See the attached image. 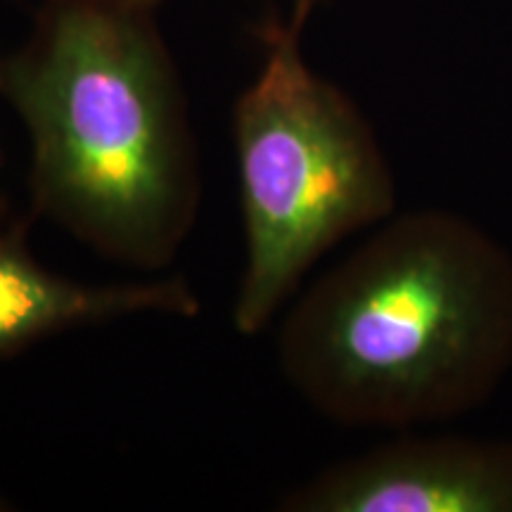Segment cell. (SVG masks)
I'll list each match as a JSON object with an SVG mask.
<instances>
[{"mask_svg": "<svg viewBox=\"0 0 512 512\" xmlns=\"http://www.w3.org/2000/svg\"><path fill=\"white\" fill-rule=\"evenodd\" d=\"M0 221H3V200H0Z\"/></svg>", "mask_w": 512, "mask_h": 512, "instance_id": "cell-8", "label": "cell"}, {"mask_svg": "<svg viewBox=\"0 0 512 512\" xmlns=\"http://www.w3.org/2000/svg\"><path fill=\"white\" fill-rule=\"evenodd\" d=\"M330 3V0H294L292 3V15H290V27H294L297 31L304 29V24L309 22V17L316 12L320 5Z\"/></svg>", "mask_w": 512, "mask_h": 512, "instance_id": "cell-6", "label": "cell"}, {"mask_svg": "<svg viewBox=\"0 0 512 512\" xmlns=\"http://www.w3.org/2000/svg\"><path fill=\"white\" fill-rule=\"evenodd\" d=\"M138 313L192 318L200 299L183 278L121 285L62 278L38 264L19 230L0 226V358L57 332Z\"/></svg>", "mask_w": 512, "mask_h": 512, "instance_id": "cell-5", "label": "cell"}, {"mask_svg": "<svg viewBox=\"0 0 512 512\" xmlns=\"http://www.w3.org/2000/svg\"><path fill=\"white\" fill-rule=\"evenodd\" d=\"M290 512H512V441L437 434L389 441L283 498Z\"/></svg>", "mask_w": 512, "mask_h": 512, "instance_id": "cell-4", "label": "cell"}, {"mask_svg": "<svg viewBox=\"0 0 512 512\" xmlns=\"http://www.w3.org/2000/svg\"><path fill=\"white\" fill-rule=\"evenodd\" d=\"M31 143V200L105 259L159 271L195 226L200 169L181 88L147 12L53 0L0 64Z\"/></svg>", "mask_w": 512, "mask_h": 512, "instance_id": "cell-2", "label": "cell"}, {"mask_svg": "<svg viewBox=\"0 0 512 512\" xmlns=\"http://www.w3.org/2000/svg\"><path fill=\"white\" fill-rule=\"evenodd\" d=\"M110 3H117L121 8H128V10H140V12H150L159 0H110Z\"/></svg>", "mask_w": 512, "mask_h": 512, "instance_id": "cell-7", "label": "cell"}, {"mask_svg": "<svg viewBox=\"0 0 512 512\" xmlns=\"http://www.w3.org/2000/svg\"><path fill=\"white\" fill-rule=\"evenodd\" d=\"M290 24L266 29V60L235 105L247 261L233 323L256 335L311 266L396 214V178L356 102L306 64Z\"/></svg>", "mask_w": 512, "mask_h": 512, "instance_id": "cell-3", "label": "cell"}, {"mask_svg": "<svg viewBox=\"0 0 512 512\" xmlns=\"http://www.w3.org/2000/svg\"><path fill=\"white\" fill-rule=\"evenodd\" d=\"M280 368L344 427L475 411L512 370V254L444 209L394 214L287 313Z\"/></svg>", "mask_w": 512, "mask_h": 512, "instance_id": "cell-1", "label": "cell"}]
</instances>
